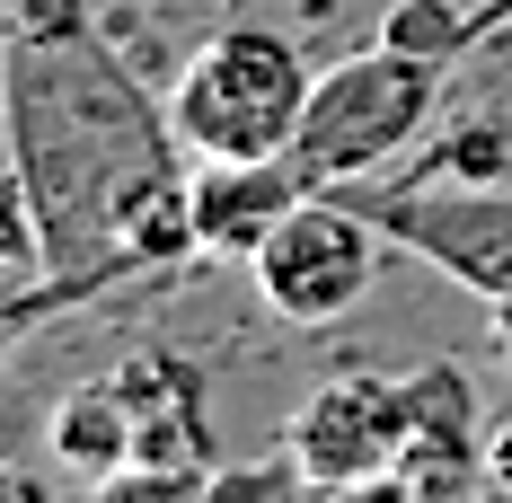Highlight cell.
Listing matches in <instances>:
<instances>
[{
    "mask_svg": "<svg viewBox=\"0 0 512 503\" xmlns=\"http://www.w3.org/2000/svg\"><path fill=\"white\" fill-rule=\"evenodd\" d=\"M354 212H371L389 230L398 256H424L433 274H451L460 292L495 309L512 301V195L504 186H460V177H354L327 186Z\"/></svg>",
    "mask_w": 512,
    "mask_h": 503,
    "instance_id": "obj_4",
    "label": "cell"
},
{
    "mask_svg": "<svg viewBox=\"0 0 512 503\" xmlns=\"http://www.w3.org/2000/svg\"><path fill=\"white\" fill-rule=\"evenodd\" d=\"M477 468H486V486H495V495H512V415L477 442Z\"/></svg>",
    "mask_w": 512,
    "mask_h": 503,
    "instance_id": "obj_15",
    "label": "cell"
},
{
    "mask_svg": "<svg viewBox=\"0 0 512 503\" xmlns=\"http://www.w3.org/2000/svg\"><path fill=\"white\" fill-rule=\"evenodd\" d=\"M115 389L133 406V468H195L212 477V406H204V371L186 353H124Z\"/></svg>",
    "mask_w": 512,
    "mask_h": 503,
    "instance_id": "obj_7",
    "label": "cell"
},
{
    "mask_svg": "<svg viewBox=\"0 0 512 503\" xmlns=\"http://www.w3.org/2000/svg\"><path fill=\"white\" fill-rule=\"evenodd\" d=\"M89 503H212V477H195V468H115V477H89Z\"/></svg>",
    "mask_w": 512,
    "mask_h": 503,
    "instance_id": "obj_14",
    "label": "cell"
},
{
    "mask_svg": "<svg viewBox=\"0 0 512 503\" xmlns=\"http://www.w3.org/2000/svg\"><path fill=\"white\" fill-rule=\"evenodd\" d=\"M389 256L398 248H389V230L371 212H354L345 195H301L283 212V230L248 256V274H256V301L283 327H336V318H354L371 301Z\"/></svg>",
    "mask_w": 512,
    "mask_h": 503,
    "instance_id": "obj_5",
    "label": "cell"
},
{
    "mask_svg": "<svg viewBox=\"0 0 512 503\" xmlns=\"http://www.w3.org/2000/svg\"><path fill=\"white\" fill-rule=\"evenodd\" d=\"M9 18H18V0H0V36H9Z\"/></svg>",
    "mask_w": 512,
    "mask_h": 503,
    "instance_id": "obj_18",
    "label": "cell"
},
{
    "mask_svg": "<svg viewBox=\"0 0 512 503\" xmlns=\"http://www.w3.org/2000/svg\"><path fill=\"white\" fill-rule=\"evenodd\" d=\"M45 451H53V468H80V477H115V468H133V406H124V389H115V371L80 380L71 398L53 406Z\"/></svg>",
    "mask_w": 512,
    "mask_h": 503,
    "instance_id": "obj_9",
    "label": "cell"
},
{
    "mask_svg": "<svg viewBox=\"0 0 512 503\" xmlns=\"http://www.w3.org/2000/svg\"><path fill=\"white\" fill-rule=\"evenodd\" d=\"M0 503H53V486L36 468H18V459H0Z\"/></svg>",
    "mask_w": 512,
    "mask_h": 503,
    "instance_id": "obj_16",
    "label": "cell"
},
{
    "mask_svg": "<svg viewBox=\"0 0 512 503\" xmlns=\"http://www.w3.org/2000/svg\"><path fill=\"white\" fill-rule=\"evenodd\" d=\"M0 124L9 168L45 221V283L0 301L9 336L45 309L98 301L133 265L204 256L186 142L168 133V106L142 98L115 45L80 18V0H18L0 36Z\"/></svg>",
    "mask_w": 512,
    "mask_h": 503,
    "instance_id": "obj_1",
    "label": "cell"
},
{
    "mask_svg": "<svg viewBox=\"0 0 512 503\" xmlns=\"http://www.w3.org/2000/svg\"><path fill=\"white\" fill-rule=\"evenodd\" d=\"M0 283H45V221H36V195L18 186V168L0 177Z\"/></svg>",
    "mask_w": 512,
    "mask_h": 503,
    "instance_id": "obj_13",
    "label": "cell"
},
{
    "mask_svg": "<svg viewBox=\"0 0 512 503\" xmlns=\"http://www.w3.org/2000/svg\"><path fill=\"white\" fill-rule=\"evenodd\" d=\"M495 353L512 362V301H495Z\"/></svg>",
    "mask_w": 512,
    "mask_h": 503,
    "instance_id": "obj_17",
    "label": "cell"
},
{
    "mask_svg": "<svg viewBox=\"0 0 512 503\" xmlns=\"http://www.w3.org/2000/svg\"><path fill=\"white\" fill-rule=\"evenodd\" d=\"M318 71L283 27H221L168 80V133L186 159H292Z\"/></svg>",
    "mask_w": 512,
    "mask_h": 503,
    "instance_id": "obj_3",
    "label": "cell"
},
{
    "mask_svg": "<svg viewBox=\"0 0 512 503\" xmlns=\"http://www.w3.org/2000/svg\"><path fill=\"white\" fill-rule=\"evenodd\" d=\"M407 477H415V495H451L468 477V398L451 371L407 380Z\"/></svg>",
    "mask_w": 512,
    "mask_h": 503,
    "instance_id": "obj_10",
    "label": "cell"
},
{
    "mask_svg": "<svg viewBox=\"0 0 512 503\" xmlns=\"http://www.w3.org/2000/svg\"><path fill=\"white\" fill-rule=\"evenodd\" d=\"M442 71L451 62L407 53V45H362L345 62H327L318 89H309V106H301V133H292L301 186L327 195V186L407 168V151L424 142V124L442 115Z\"/></svg>",
    "mask_w": 512,
    "mask_h": 503,
    "instance_id": "obj_2",
    "label": "cell"
},
{
    "mask_svg": "<svg viewBox=\"0 0 512 503\" xmlns=\"http://www.w3.org/2000/svg\"><path fill=\"white\" fill-rule=\"evenodd\" d=\"M495 503H512V495H495Z\"/></svg>",
    "mask_w": 512,
    "mask_h": 503,
    "instance_id": "obj_19",
    "label": "cell"
},
{
    "mask_svg": "<svg viewBox=\"0 0 512 503\" xmlns=\"http://www.w3.org/2000/svg\"><path fill=\"white\" fill-rule=\"evenodd\" d=\"M283 451H292V477L327 486V495L398 477L407 468V380H371V371L318 380L283 433Z\"/></svg>",
    "mask_w": 512,
    "mask_h": 503,
    "instance_id": "obj_6",
    "label": "cell"
},
{
    "mask_svg": "<svg viewBox=\"0 0 512 503\" xmlns=\"http://www.w3.org/2000/svg\"><path fill=\"white\" fill-rule=\"evenodd\" d=\"M477 27H495V18H460L451 0H398V9L380 18V45H407V53H433V62H460Z\"/></svg>",
    "mask_w": 512,
    "mask_h": 503,
    "instance_id": "obj_12",
    "label": "cell"
},
{
    "mask_svg": "<svg viewBox=\"0 0 512 503\" xmlns=\"http://www.w3.org/2000/svg\"><path fill=\"white\" fill-rule=\"evenodd\" d=\"M398 177H460V186H512V133L495 124V115H477V124H460L442 151H424L415 168H398Z\"/></svg>",
    "mask_w": 512,
    "mask_h": 503,
    "instance_id": "obj_11",
    "label": "cell"
},
{
    "mask_svg": "<svg viewBox=\"0 0 512 503\" xmlns=\"http://www.w3.org/2000/svg\"><path fill=\"white\" fill-rule=\"evenodd\" d=\"M301 195L309 186L292 159H195V239L221 265H248Z\"/></svg>",
    "mask_w": 512,
    "mask_h": 503,
    "instance_id": "obj_8",
    "label": "cell"
}]
</instances>
